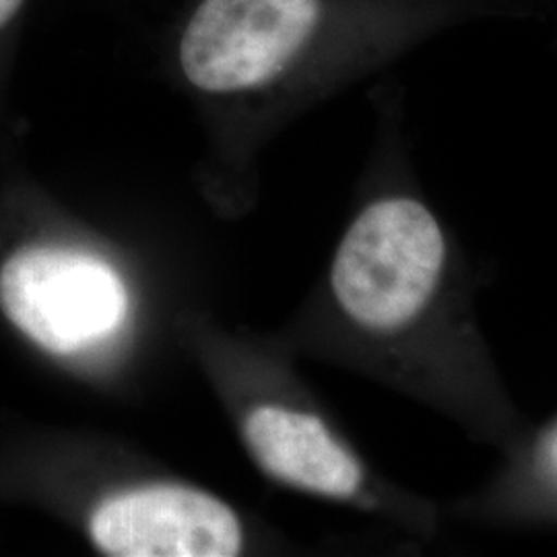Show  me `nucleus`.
I'll return each mask as SVG.
<instances>
[{
    "mask_svg": "<svg viewBox=\"0 0 557 557\" xmlns=\"http://www.w3.org/2000/svg\"><path fill=\"white\" fill-rule=\"evenodd\" d=\"M450 515L499 529H557V413L535 423L499 453L496 471L453 502Z\"/></svg>",
    "mask_w": 557,
    "mask_h": 557,
    "instance_id": "obj_4",
    "label": "nucleus"
},
{
    "mask_svg": "<svg viewBox=\"0 0 557 557\" xmlns=\"http://www.w3.org/2000/svg\"><path fill=\"white\" fill-rule=\"evenodd\" d=\"M485 15H527L545 0H469Z\"/></svg>",
    "mask_w": 557,
    "mask_h": 557,
    "instance_id": "obj_6",
    "label": "nucleus"
},
{
    "mask_svg": "<svg viewBox=\"0 0 557 557\" xmlns=\"http://www.w3.org/2000/svg\"><path fill=\"white\" fill-rule=\"evenodd\" d=\"M126 308L122 278L98 257L40 234L0 252V317L46 356L87 351L119 329Z\"/></svg>",
    "mask_w": 557,
    "mask_h": 557,
    "instance_id": "obj_2",
    "label": "nucleus"
},
{
    "mask_svg": "<svg viewBox=\"0 0 557 557\" xmlns=\"http://www.w3.org/2000/svg\"><path fill=\"white\" fill-rule=\"evenodd\" d=\"M481 283L455 227L403 168L361 202L338 239L326 301L358 356L499 455L531 419L481 326Z\"/></svg>",
    "mask_w": 557,
    "mask_h": 557,
    "instance_id": "obj_1",
    "label": "nucleus"
},
{
    "mask_svg": "<svg viewBox=\"0 0 557 557\" xmlns=\"http://www.w3.org/2000/svg\"><path fill=\"white\" fill-rule=\"evenodd\" d=\"M89 535L100 552L116 557H232L242 549L234 510L184 485H147L103 499Z\"/></svg>",
    "mask_w": 557,
    "mask_h": 557,
    "instance_id": "obj_3",
    "label": "nucleus"
},
{
    "mask_svg": "<svg viewBox=\"0 0 557 557\" xmlns=\"http://www.w3.org/2000/svg\"><path fill=\"white\" fill-rule=\"evenodd\" d=\"M27 7V0H0V64L7 54V44L13 38V32Z\"/></svg>",
    "mask_w": 557,
    "mask_h": 557,
    "instance_id": "obj_5",
    "label": "nucleus"
}]
</instances>
